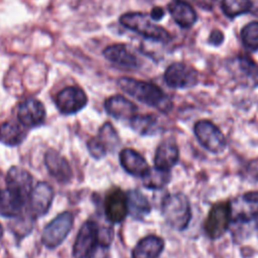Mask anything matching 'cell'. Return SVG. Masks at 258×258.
I'll return each instance as SVG.
<instances>
[{
  "label": "cell",
  "mask_w": 258,
  "mask_h": 258,
  "mask_svg": "<svg viewBox=\"0 0 258 258\" xmlns=\"http://www.w3.org/2000/svg\"><path fill=\"white\" fill-rule=\"evenodd\" d=\"M222 10L230 18L247 13L252 8L251 0H222Z\"/></svg>",
  "instance_id": "obj_27"
},
{
  "label": "cell",
  "mask_w": 258,
  "mask_h": 258,
  "mask_svg": "<svg viewBox=\"0 0 258 258\" xmlns=\"http://www.w3.org/2000/svg\"><path fill=\"white\" fill-rule=\"evenodd\" d=\"M119 159L122 167L134 176L143 177L149 170V166L144 157L133 149H123L119 154Z\"/></svg>",
  "instance_id": "obj_18"
},
{
  "label": "cell",
  "mask_w": 258,
  "mask_h": 258,
  "mask_svg": "<svg viewBox=\"0 0 258 258\" xmlns=\"http://www.w3.org/2000/svg\"><path fill=\"white\" fill-rule=\"evenodd\" d=\"M164 81L170 88L187 89L197 85L198 74L191 67L175 62L165 70Z\"/></svg>",
  "instance_id": "obj_10"
},
{
  "label": "cell",
  "mask_w": 258,
  "mask_h": 258,
  "mask_svg": "<svg viewBox=\"0 0 258 258\" xmlns=\"http://www.w3.org/2000/svg\"><path fill=\"white\" fill-rule=\"evenodd\" d=\"M103 54L109 61L124 68L133 69L138 63L136 56L124 44L109 45L104 49Z\"/></svg>",
  "instance_id": "obj_20"
},
{
  "label": "cell",
  "mask_w": 258,
  "mask_h": 258,
  "mask_svg": "<svg viewBox=\"0 0 258 258\" xmlns=\"http://www.w3.org/2000/svg\"><path fill=\"white\" fill-rule=\"evenodd\" d=\"M25 137V130L14 122L8 121L0 125V141L6 145H18L24 140Z\"/></svg>",
  "instance_id": "obj_24"
},
{
  "label": "cell",
  "mask_w": 258,
  "mask_h": 258,
  "mask_svg": "<svg viewBox=\"0 0 258 258\" xmlns=\"http://www.w3.org/2000/svg\"><path fill=\"white\" fill-rule=\"evenodd\" d=\"M224 41V34L221 30L218 29H214L209 37V42L214 45V46H219L223 43Z\"/></svg>",
  "instance_id": "obj_32"
},
{
  "label": "cell",
  "mask_w": 258,
  "mask_h": 258,
  "mask_svg": "<svg viewBox=\"0 0 258 258\" xmlns=\"http://www.w3.org/2000/svg\"><path fill=\"white\" fill-rule=\"evenodd\" d=\"M17 117L23 126L34 128L44 122L45 109L40 101L29 98L19 105Z\"/></svg>",
  "instance_id": "obj_12"
},
{
  "label": "cell",
  "mask_w": 258,
  "mask_h": 258,
  "mask_svg": "<svg viewBox=\"0 0 258 258\" xmlns=\"http://www.w3.org/2000/svg\"><path fill=\"white\" fill-rule=\"evenodd\" d=\"M118 86L123 92L132 96L139 102L154 107L162 112L168 111L171 107V102L168 97L158 86L152 83L124 77L118 80Z\"/></svg>",
  "instance_id": "obj_1"
},
{
  "label": "cell",
  "mask_w": 258,
  "mask_h": 258,
  "mask_svg": "<svg viewBox=\"0 0 258 258\" xmlns=\"http://www.w3.org/2000/svg\"><path fill=\"white\" fill-rule=\"evenodd\" d=\"M98 138L104 143L107 149H113L119 143V138L114 127L110 123H105L99 131Z\"/></svg>",
  "instance_id": "obj_30"
},
{
  "label": "cell",
  "mask_w": 258,
  "mask_h": 258,
  "mask_svg": "<svg viewBox=\"0 0 258 258\" xmlns=\"http://www.w3.org/2000/svg\"><path fill=\"white\" fill-rule=\"evenodd\" d=\"M105 109L109 115L118 120H132L137 112L136 105L120 95L108 98L105 102Z\"/></svg>",
  "instance_id": "obj_17"
},
{
  "label": "cell",
  "mask_w": 258,
  "mask_h": 258,
  "mask_svg": "<svg viewBox=\"0 0 258 258\" xmlns=\"http://www.w3.org/2000/svg\"><path fill=\"white\" fill-rule=\"evenodd\" d=\"M171 178L170 170H163L157 167L149 168L147 173L142 177L143 185L150 189H160L164 187Z\"/></svg>",
  "instance_id": "obj_26"
},
{
  "label": "cell",
  "mask_w": 258,
  "mask_h": 258,
  "mask_svg": "<svg viewBox=\"0 0 258 258\" xmlns=\"http://www.w3.org/2000/svg\"><path fill=\"white\" fill-rule=\"evenodd\" d=\"M104 209L106 217L110 222L121 223L128 214L127 198L125 194L119 188L109 191L105 199Z\"/></svg>",
  "instance_id": "obj_14"
},
{
  "label": "cell",
  "mask_w": 258,
  "mask_h": 258,
  "mask_svg": "<svg viewBox=\"0 0 258 258\" xmlns=\"http://www.w3.org/2000/svg\"><path fill=\"white\" fill-rule=\"evenodd\" d=\"M54 102L60 113L72 115L81 111L87 105L88 98L81 88L71 86L58 92Z\"/></svg>",
  "instance_id": "obj_9"
},
{
  "label": "cell",
  "mask_w": 258,
  "mask_h": 258,
  "mask_svg": "<svg viewBox=\"0 0 258 258\" xmlns=\"http://www.w3.org/2000/svg\"><path fill=\"white\" fill-rule=\"evenodd\" d=\"M161 213L165 222L174 230L183 231L191 219L190 203L182 192L169 194L161 204Z\"/></svg>",
  "instance_id": "obj_2"
},
{
  "label": "cell",
  "mask_w": 258,
  "mask_h": 258,
  "mask_svg": "<svg viewBox=\"0 0 258 258\" xmlns=\"http://www.w3.org/2000/svg\"><path fill=\"white\" fill-rule=\"evenodd\" d=\"M241 38L246 48L251 51L258 50V21L246 24L241 30Z\"/></svg>",
  "instance_id": "obj_29"
},
{
  "label": "cell",
  "mask_w": 258,
  "mask_h": 258,
  "mask_svg": "<svg viewBox=\"0 0 258 258\" xmlns=\"http://www.w3.org/2000/svg\"><path fill=\"white\" fill-rule=\"evenodd\" d=\"M195 136L200 144L212 153L223 152L227 146L223 132L209 120H199L194 126Z\"/></svg>",
  "instance_id": "obj_4"
},
{
  "label": "cell",
  "mask_w": 258,
  "mask_h": 258,
  "mask_svg": "<svg viewBox=\"0 0 258 258\" xmlns=\"http://www.w3.org/2000/svg\"><path fill=\"white\" fill-rule=\"evenodd\" d=\"M44 163L49 173L58 182H68L72 178L73 171L70 163L56 150L49 149L46 151Z\"/></svg>",
  "instance_id": "obj_16"
},
{
  "label": "cell",
  "mask_w": 258,
  "mask_h": 258,
  "mask_svg": "<svg viewBox=\"0 0 258 258\" xmlns=\"http://www.w3.org/2000/svg\"><path fill=\"white\" fill-rule=\"evenodd\" d=\"M168 11L173 20L182 28L192 26L197 21V12L189 3L174 1L168 5Z\"/></svg>",
  "instance_id": "obj_21"
},
{
  "label": "cell",
  "mask_w": 258,
  "mask_h": 258,
  "mask_svg": "<svg viewBox=\"0 0 258 258\" xmlns=\"http://www.w3.org/2000/svg\"><path fill=\"white\" fill-rule=\"evenodd\" d=\"M32 181L31 174L18 166L11 167L6 175L7 189L25 202L32 190Z\"/></svg>",
  "instance_id": "obj_11"
},
{
  "label": "cell",
  "mask_w": 258,
  "mask_h": 258,
  "mask_svg": "<svg viewBox=\"0 0 258 258\" xmlns=\"http://www.w3.org/2000/svg\"><path fill=\"white\" fill-rule=\"evenodd\" d=\"M179 149L173 138L163 140L156 148L154 156L155 167L170 170L178 161Z\"/></svg>",
  "instance_id": "obj_15"
},
{
  "label": "cell",
  "mask_w": 258,
  "mask_h": 258,
  "mask_svg": "<svg viewBox=\"0 0 258 258\" xmlns=\"http://www.w3.org/2000/svg\"><path fill=\"white\" fill-rule=\"evenodd\" d=\"M74 224V216L70 212H63L56 216L43 229L41 241L42 244L53 249L59 246L69 235Z\"/></svg>",
  "instance_id": "obj_5"
},
{
  "label": "cell",
  "mask_w": 258,
  "mask_h": 258,
  "mask_svg": "<svg viewBox=\"0 0 258 258\" xmlns=\"http://www.w3.org/2000/svg\"><path fill=\"white\" fill-rule=\"evenodd\" d=\"M2 235H3V228H2V226L0 224V238L2 237Z\"/></svg>",
  "instance_id": "obj_35"
},
{
  "label": "cell",
  "mask_w": 258,
  "mask_h": 258,
  "mask_svg": "<svg viewBox=\"0 0 258 258\" xmlns=\"http://www.w3.org/2000/svg\"><path fill=\"white\" fill-rule=\"evenodd\" d=\"M164 10L161 7H154L150 12V17L152 20L158 21L164 16Z\"/></svg>",
  "instance_id": "obj_33"
},
{
  "label": "cell",
  "mask_w": 258,
  "mask_h": 258,
  "mask_svg": "<svg viewBox=\"0 0 258 258\" xmlns=\"http://www.w3.org/2000/svg\"><path fill=\"white\" fill-rule=\"evenodd\" d=\"M25 201L8 189L0 191V215L4 217H18L21 214Z\"/></svg>",
  "instance_id": "obj_23"
},
{
  "label": "cell",
  "mask_w": 258,
  "mask_h": 258,
  "mask_svg": "<svg viewBox=\"0 0 258 258\" xmlns=\"http://www.w3.org/2000/svg\"><path fill=\"white\" fill-rule=\"evenodd\" d=\"M88 149L91 155L96 159H100L104 157L108 151L107 147L98 137H95L88 142Z\"/></svg>",
  "instance_id": "obj_31"
},
{
  "label": "cell",
  "mask_w": 258,
  "mask_h": 258,
  "mask_svg": "<svg viewBox=\"0 0 258 258\" xmlns=\"http://www.w3.org/2000/svg\"><path fill=\"white\" fill-rule=\"evenodd\" d=\"M163 249V239L155 235H149L137 243L132 251V258H158Z\"/></svg>",
  "instance_id": "obj_19"
},
{
  "label": "cell",
  "mask_w": 258,
  "mask_h": 258,
  "mask_svg": "<svg viewBox=\"0 0 258 258\" xmlns=\"http://www.w3.org/2000/svg\"><path fill=\"white\" fill-rule=\"evenodd\" d=\"M29 200V209L31 214L38 218L47 213L53 200V189L46 182H38L31 190Z\"/></svg>",
  "instance_id": "obj_13"
},
{
  "label": "cell",
  "mask_w": 258,
  "mask_h": 258,
  "mask_svg": "<svg viewBox=\"0 0 258 258\" xmlns=\"http://www.w3.org/2000/svg\"><path fill=\"white\" fill-rule=\"evenodd\" d=\"M255 230H256V233L258 236V217L255 219Z\"/></svg>",
  "instance_id": "obj_34"
},
{
  "label": "cell",
  "mask_w": 258,
  "mask_h": 258,
  "mask_svg": "<svg viewBox=\"0 0 258 258\" xmlns=\"http://www.w3.org/2000/svg\"><path fill=\"white\" fill-rule=\"evenodd\" d=\"M231 221L230 202H220L215 204L209 211L204 224L207 236L213 240L219 239L228 230Z\"/></svg>",
  "instance_id": "obj_6"
},
{
  "label": "cell",
  "mask_w": 258,
  "mask_h": 258,
  "mask_svg": "<svg viewBox=\"0 0 258 258\" xmlns=\"http://www.w3.org/2000/svg\"><path fill=\"white\" fill-rule=\"evenodd\" d=\"M128 213L135 220H141L146 217L151 210L147 198L137 189H131L127 192Z\"/></svg>",
  "instance_id": "obj_22"
},
{
  "label": "cell",
  "mask_w": 258,
  "mask_h": 258,
  "mask_svg": "<svg viewBox=\"0 0 258 258\" xmlns=\"http://www.w3.org/2000/svg\"><path fill=\"white\" fill-rule=\"evenodd\" d=\"M120 23L138 34L154 41L166 42L170 39L169 33L161 26L151 21L150 15L141 12H128L120 17Z\"/></svg>",
  "instance_id": "obj_3"
},
{
  "label": "cell",
  "mask_w": 258,
  "mask_h": 258,
  "mask_svg": "<svg viewBox=\"0 0 258 258\" xmlns=\"http://www.w3.org/2000/svg\"><path fill=\"white\" fill-rule=\"evenodd\" d=\"M175 1H181V2H186V3H188V2H190V1H192V0H175Z\"/></svg>",
  "instance_id": "obj_36"
},
{
  "label": "cell",
  "mask_w": 258,
  "mask_h": 258,
  "mask_svg": "<svg viewBox=\"0 0 258 258\" xmlns=\"http://www.w3.org/2000/svg\"><path fill=\"white\" fill-rule=\"evenodd\" d=\"M232 221L248 223L258 217V191L245 192L230 202Z\"/></svg>",
  "instance_id": "obj_8"
},
{
  "label": "cell",
  "mask_w": 258,
  "mask_h": 258,
  "mask_svg": "<svg viewBox=\"0 0 258 258\" xmlns=\"http://www.w3.org/2000/svg\"><path fill=\"white\" fill-rule=\"evenodd\" d=\"M238 69L251 86H258V64L252 58L240 56L238 58Z\"/></svg>",
  "instance_id": "obj_28"
},
{
  "label": "cell",
  "mask_w": 258,
  "mask_h": 258,
  "mask_svg": "<svg viewBox=\"0 0 258 258\" xmlns=\"http://www.w3.org/2000/svg\"><path fill=\"white\" fill-rule=\"evenodd\" d=\"M100 242V229L95 222L88 221L80 229L74 245L75 258H93Z\"/></svg>",
  "instance_id": "obj_7"
},
{
  "label": "cell",
  "mask_w": 258,
  "mask_h": 258,
  "mask_svg": "<svg viewBox=\"0 0 258 258\" xmlns=\"http://www.w3.org/2000/svg\"><path fill=\"white\" fill-rule=\"evenodd\" d=\"M133 130L140 135H153L158 131V120L154 115H136L131 120Z\"/></svg>",
  "instance_id": "obj_25"
}]
</instances>
